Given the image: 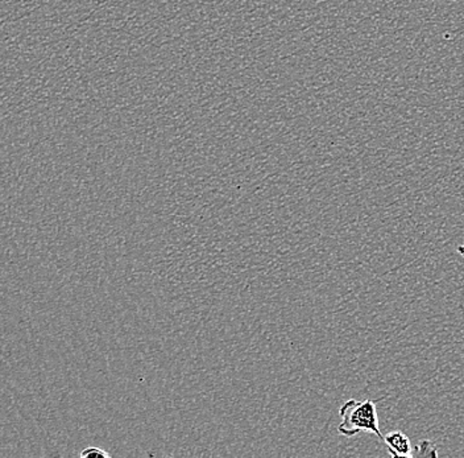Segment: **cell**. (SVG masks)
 Wrapping results in <instances>:
<instances>
[{
    "mask_svg": "<svg viewBox=\"0 0 464 458\" xmlns=\"http://www.w3.org/2000/svg\"><path fill=\"white\" fill-rule=\"evenodd\" d=\"M342 423L338 425V432L344 437H355L361 432L376 434L384 442V434L380 431L379 414H377L376 403L373 400L350 399L339 410Z\"/></svg>",
    "mask_w": 464,
    "mask_h": 458,
    "instance_id": "obj_1",
    "label": "cell"
},
{
    "mask_svg": "<svg viewBox=\"0 0 464 458\" xmlns=\"http://www.w3.org/2000/svg\"><path fill=\"white\" fill-rule=\"evenodd\" d=\"M384 443H387L388 452H390L392 457H411L413 446H411V440L404 432H390V434H385Z\"/></svg>",
    "mask_w": 464,
    "mask_h": 458,
    "instance_id": "obj_2",
    "label": "cell"
},
{
    "mask_svg": "<svg viewBox=\"0 0 464 458\" xmlns=\"http://www.w3.org/2000/svg\"><path fill=\"white\" fill-rule=\"evenodd\" d=\"M411 457L437 458L438 452L437 448H435V443L429 442V440H422V442L419 443V445L414 446Z\"/></svg>",
    "mask_w": 464,
    "mask_h": 458,
    "instance_id": "obj_3",
    "label": "cell"
},
{
    "mask_svg": "<svg viewBox=\"0 0 464 458\" xmlns=\"http://www.w3.org/2000/svg\"><path fill=\"white\" fill-rule=\"evenodd\" d=\"M81 457H104L110 458L109 452L103 451L102 448H95V446H89L81 452Z\"/></svg>",
    "mask_w": 464,
    "mask_h": 458,
    "instance_id": "obj_4",
    "label": "cell"
}]
</instances>
